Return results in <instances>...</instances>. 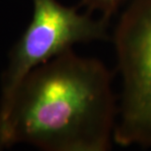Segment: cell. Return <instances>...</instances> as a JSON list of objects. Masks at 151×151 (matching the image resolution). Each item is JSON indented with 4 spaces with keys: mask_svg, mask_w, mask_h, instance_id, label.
<instances>
[{
    "mask_svg": "<svg viewBox=\"0 0 151 151\" xmlns=\"http://www.w3.org/2000/svg\"><path fill=\"white\" fill-rule=\"evenodd\" d=\"M126 0H81L87 12H97L99 16L109 22Z\"/></svg>",
    "mask_w": 151,
    "mask_h": 151,
    "instance_id": "obj_4",
    "label": "cell"
},
{
    "mask_svg": "<svg viewBox=\"0 0 151 151\" xmlns=\"http://www.w3.org/2000/svg\"><path fill=\"white\" fill-rule=\"evenodd\" d=\"M32 17L25 32L15 44L2 76L0 127L10 112L23 81L48 60L72 49L77 43L107 40L108 24L91 13L81 14L57 0H32Z\"/></svg>",
    "mask_w": 151,
    "mask_h": 151,
    "instance_id": "obj_2",
    "label": "cell"
},
{
    "mask_svg": "<svg viewBox=\"0 0 151 151\" xmlns=\"http://www.w3.org/2000/svg\"><path fill=\"white\" fill-rule=\"evenodd\" d=\"M117 112L106 65L72 48L23 81L0 127V147L27 143L46 151H108Z\"/></svg>",
    "mask_w": 151,
    "mask_h": 151,
    "instance_id": "obj_1",
    "label": "cell"
},
{
    "mask_svg": "<svg viewBox=\"0 0 151 151\" xmlns=\"http://www.w3.org/2000/svg\"><path fill=\"white\" fill-rule=\"evenodd\" d=\"M113 43L122 78L114 142L151 148V0H129Z\"/></svg>",
    "mask_w": 151,
    "mask_h": 151,
    "instance_id": "obj_3",
    "label": "cell"
}]
</instances>
